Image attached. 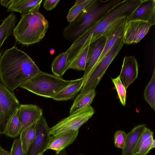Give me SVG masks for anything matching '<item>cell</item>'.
Here are the masks:
<instances>
[{
    "label": "cell",
    "mask_w": 155,
    "mask_h": 155,
    "mask_svg": "<svg viewBox=\"0 0 155 155\" xmlns=\"http://www.w3.org/2000/svg\"><path fill=\"white\" fill-rule=\"evenodd\" d=\"M41 71L32 59L15 46L0 58V80L12 92Z\"/></svg>",
    "instance_id": "1"
},
{
    "label": "cell",
    "mask_w": 155,
    "mask_h": 155,
    "mask_svg": "<svg viewBox=\"0 0 155 155\" xmlns=\"http://www.w3.org/2000/svg\"><path fill=\"white\" fill-rule=\"evenodd\" d=\"M141 0H121L104 13L94 23L73 41L67 50L69 63L77 55L83 45L91 43L104 36L108 29L119 19L129 17L137 7Z\"/></svg>",
    "instance_id": "2"
},
{
    "label": "cell",
    "mask_w": 155,
    "mask_h": 155,
    "mask_svg": "<svg viewBox=\"0 0 155 155\" xmlns=\"http://www.w3.org/2000/svg\"><path fill=\"white\" fill-rule=\"evenodd\" d=\"M121 0H93L64 29L63 36L74 41Z\"/></svg>",
    "instance_id": "3"
},
{
    "label": "cell",
    "mask_w": 155,
    "mask_h": 155,
    "mask_svg": "<svg viewBox=\"0 0 155 155\" xmlns=\"http://www.w3.org/2000/svg\"><path fill=\"white\" fill-rule=\"evenodd\" d=\"M41 5L29 12L22 14L13 31L19 43L29 45L37 43L44 37L48 27L47 20L39 11Z\"/></svg>",
    "instance_id": "4"
},
{
    "label": "cell",
    "mask_w": 155,
    "mask_h": 155,
    "mask_svg": "<svg viewBox=\"0 0 155 155\" xmlns=\"http://www.w3.org/2000/svg\"><path fill=\"white\" fill-rule=\"evenodd\" d=\"M72 80H66L55 75L41 71L19 87L35 94L52 98Z\"/></svg>",
    "instance_id": "5"
},
{
    "label": "cell",
    "mask_w": 155,
    "mask_h": 155,
    "mask_svg": "<svg viewBox=\"0 0 155 155\" xmlns=\"http://www.w3.org/2000/svg\"><path fill=\"white\" fill-rule=\"evenodd\" d=\"M123 37L118 38L101 60L95 65L84 80L80 93L95 90L108 67L116 57L124 44Z\"/></svg>",
    "instance_id": "6"
},
{
    "label": "cell",
    "mask_w": 155,
    "mask_h": 155,
    "mask_svg": "<svg viewBox=\"0 0 155 155\" xmlns=\"http://www.w3.org/2000/svg\"><path fill=\"white\" fill-rule=\"evenodd\" d=\"M94 113V109L90 105L70 114L50 128V134L51 136L55 135L67 131L79 129Z\"/></svg>",
    "instance_id": "7"
},
{
    "label": "cell",
    "mask_w": 155,
    "mask_h": 155,
    "mask_svg": "<svg viewBox=\"0 0 155 155\" xmlns=\"http://www.w3.org/2000/svg\"><path fill=\"white\" fill-rule=\"evenodd\" d=\"M20 105L13 92L0 80V133L4 134L7 123Z\"/></svg>",
    "instance_id": "8"
},
{
    "label": "cell",
    "mask_w": 155,
    "mask_h": 155,
    "mask_svg": "<svg viewBox=\"0 0 155 155\" xmlns=\"http://www.w3.org/2000/svg\"><path fill=\"white\" fill-rule=\"evenodd\" d=\"M46 120L42 115L37 122L35 138L25 155H40L47 150L51 135Z\"/></svg>",
    "instance_id": "9"
},
{
    "label": "cell",
    "mask_w": 155,
    "mask_h": 155,
    "mask_svg": "<svg viewBox=\"0 0 155 155\" xmlns=\"http://www.w3.org/2000/svg\"><path fill=\"white\" fill-rule=\"evenodd\" d=\"M151 26L149 23L141 21L127 22L123 37L124 44L139 42L148 33Z\"/></svg>",
    "instance_id": "10"
},
{
    "label": "cell",
    "mask_w": 155,
    "mask_h": 155,
    "mask_svg": "<svg viewBox=\"0 0 155 155\" xmlns=\"http://www.w3.org/2000/svg\"><path fill=\"white\" fill-rule=\"evenodd\" d=\"M139 20L155 24V0H141L137 7L128 17L127 22Z\"/></svg>",
    "instance_id": "11"
},
{
    "label": "cell",
    "mask_w": 155,
    "mask_h": 155,
    "mask_svg": "<svg viewBox=\"0 0 155 155\" xmlns=\"http://www.w3.org/2000/svg\"><path fill=\"white\" fill-rule=\"evenodd\" d=\"M79 129L70 130L50 136L47 150H54L56 153L65 149L72 144L76 139Z\"/></svg>",
    "instance_id": "12"
},
{
    "label": "cell",
    "mask_w": 155,
    "mask_h": 155,
    "mask_svg": "<svg viewBox=\"0 0 155 155\" xmlns=\"http://www.w3.org/2000/svg\"><path fill=\"white\" fill-rule=\"evenodd\" d=\"M18 108L21 122L20 133L24 129L37 122L43 115L42 109L35 105L20 104Z\"/></svg>",
    "instance_id": "13"
},
{
    "label": "cell",
    "mask_w": 155,
    "mask_h": 155,
    "mask_svg": "<svg viewBox=\"0 0 155 155\" xmlns=\"http://www.w3.org/2000/svg\"><path fill=\"white\" fill-rule=\"evenodd\" d=\"M106 37L103 36L89 45L84 75V80L98 61L102 53L106 43Z\"/></svg>",
    "instance_id": "14"
},
{
    "label": "cell",
    "mask_w": 155,
    "mask_h": 155,
    "mask_svg": "<svg viewBox=\"0 0 155 155\" xmlns=\"http://www.w3.org/2000/svg\"><path fill=\"white\" fill-rule=\"evenodd\" d=\"M138 71V64L135 57L125 56L119 76L126 89L137 78Z\"/></svg>",
    "instance_id": "15"
},
{
    "label": "cell",
    "mask_w": 155,
    "mask_h": 155,
    "mask_svg": "<svg viewBox=\"0 0 155 155\" xmlns=\"http://www.w3.org/2000/svg\"><path fill=\"white\" fill-rule=\"evenodd\" d=\"M146 127L145 124L137 125L127 134L125 145L122 149V155H133L138 140Z\"/></svg>",
    "instance_id": "16"
},
{
    "label": "cell",
    "mask_w": 155,
    "mask_h": 155,
    "mask_svg": "<svg viewBox=\"0 0 155 155\" xmlns=\"http://www.w3.org/2000/svg\"><path fill=\"white\" fill-rule=\"evenodd\" d=\"M83 77L73 80L68 85L63 88L52 98L57 101H64L73 99L81 90L83 85Z\"/></svg>",
    "instance_id": "17"
},
{
    "label": "cell",
    "mask_w": 155,
    "mask_h": 155,
    "mask_svg": "<svg viewBox=\"0 0 155 155\" xmlns=\"http://www.w3.org/2000/svg\"><path fill=\"white\" fill-rule=\"evenodd\" d=\"M42 1V0H13L7 11L16 12L21 14H25L41 5Z\"/></svg>",
    "instance_id": "18"
},
{
    "label": "cell",
    "mask_w": 155,
    "mask_h": 155,
    "mask_svg": "<svg viewBox=\"0 0 155 155\" xmlns=\"http://www.w3.org/2000/svg\"><path fill=\"white\" fill-rule=\"evenodd\" d=\"M17 18L14 13H11L3 20L0 25V49L4 42L13 32Z\"/></svg>",
    "instance_id": "19"
},
{
    "label": "cell",
    "mask_w": 155,
    "mask_h": 155,
    "mask_svg": "<svg viewBox=\"0 0 155 155\" xmlns=\"http://www.w3.org/2000/svg\"><path fill=\"white\" fill-rule=\"evenodd\" d=\"M95 90L80 93L75 99L70 110L71 114L90 105L95 95Z\"/></svg>",
    "instance_id": "20"
},
{
    "label": "cell",
    "mask_w": 155,
    "mask_h": 155,
    "mask_svg": "<svg viewBox=\"0 0 155 155\" xmlns=\"http://www.w3.org/2000/svg\"><path fill=\"white\" fill-rule=\"evenodd\" d=\"M37 121L25 127L20 134V138L25 154L35 138Z\"/></svg>",
    "instance_id": "21"
},
{
    "label": "cell",
    "mask_w": 155,
    "mask_h": 155,
    "mask_svg": "<svg viewBox=\"0 0 155 155\" xmlns=\"http://www.w3.org/2000/svg\"><path fill=\"white\" fill-rule=\"evenodd\" d=\"M21 122L19 111L18 108L9 120L6 125L4 134L11 137H18L20 134Z\"/></svg>",
    "instance_id": "22"
},
{
    "label": "cell",
    "mask_w": 155,
    "mask_h": 155,
    "mask_svg": "<svg viewBox=\"0 0 155 155\" xmlns=\"http://www.w3.org/2000/svg\"><path fill=\"white\" fill-rule=\"evenodd\" d=\"M68 53L67 51L59 54L54 59L51 64V70L54 75L61 77L67 71Z\"/></svg>",
    "instance_id": "23"
},
{
    "label": "cell",
    "mask_w": 155,
    "mask_h": 155,
    "mask_svg": "<svg viewBox=\"0 0 155 155\" xmlns=\"http://www.w3.org/2000/svg\"><path fill=\"white\" fill-rule=\"evenodd\" d=\"M89 45L81 50L68 64L67 70L72 69L84 71L87 60Z\"/></svg>",
    "instance_id": "24"
},
{
    "label": "cell",
    "mask_w": 155,
    "mask_h": 155,
    "mask_svg": "<svg viewBox=\"0 0 155 155\" xmlns=\"http://www.w3.org/2000/svg\"><path fill=\"white\" fill-rule=\"evenodd\" d=\"M93 0H77L74 5L69 10L66 18L71 22L74 20Z\"/></svg>",
    "instance_id": "25"
},
{
    "label": "cell",
    "mask_w": 155,
    "mask_h": 155,
    "mask_svg": "<svg viewBox=\"0 0 155 155\" xmlns=\"http://www.w3.org/2000/svg\"><path fill=\"white\" fill-rule=\"evenodd\" d=\"M144 96L145 100L151 107L155 109V68H154L153 74L151 80L146 86Z\"/></svg>",
    "instance_id": "26"
},
{
    "label": "cell",
    "mask_w": 155,
    "mask_h": 155,
    "mask_svg": "<svg viewBox=\"0 0 155 155\" xmlns=\"http://www.w3.org/2000/svg\"><path fill=\"white\" fill-rule=\"evenodd\" d=\"M120 101L123 106L126 104V89L121 81L119 75L116 78H112Z\"/></svg>",
    "instance_id": "27"
},
{
    "label": "cell",
    "mask_w": 155,
    "mask_h": 155,
    "mask_svg": "<svg viewBox=\"0 0 155 155\" xmlns=\"http://www.w3.org/2000/svg\"><path fill=\"white\" fill-rule=\"evenodd\" d=\"M153 132L150 129L145 127L140 137L133 152V155H137L140 148L143 142L151 136Z\"/></svg>",
    "instance_id": "28"
},
{
    "label": "cell",
    "mask_w": 155,
    "mask_h": 155,
    "mask_svg": "<svg viewBox=\"0 0 155 155\" xmlns=\"http://www.w3.org/2000/svg\"><path fill=\"white\" fill-rule=\"evenodd\" d=\"M127 134L124 131H117L114 136V144L117 148L122 149L125 145Z\"/></svg>",
    "instance_id": "29"
},
{
    "label": "cell",
    "mask_w": 155,
    "mask_h": 155,
    "mask_svg": "<svg viewBox=\"0 0 155 155\" xmlns=\"http://www.w3.org/2000/svg\"><path fill=\"white\" fill-rule=\"evenodd\" d=\"M10 154V155H25L20 137L14 140Z\"/></svg>",
    "instance_id": "30"
},
{
    "label": "cell",
    "mask_w": 155,
    "mask_h": 155,
    "mask_svg": "<svg viewBox=\"0 0 155 155\" xmlns=\"http://www.w3.org/2000/svg\"><path fill=\"white\" fill-rule=\"evenodd\" d=\"M153 135L147 139L143 143L139 151L138 155H146L151 150L152 143L154 139Z\"/></svg>",
    "instance_id": "31"
},
{
    "label": "cell",
    "mask_w": 155,
    "mask_h": 155,
    "mask_svg": "<svg viewBox=\"0 0 155 155\" xmlns=\"http://www.w3.org/2000/svg\"><path fill=\"white\" fill-rule=\"evenodd\" d=\"M60 0H45L43 4V7L47 11H51L55 8Z\"/></svg>",
    "instance_id": "32"
},
{
    "label": "cell",
    "mask_w": 155,
    "mask_h": 155,
    "mask_svg": "<svg viewBox=\"0 0 155 155\" xmlns=\"http://www.w3.org/2000/svg\"><path fill=\"white\" fill-rule=\"evenodd\" d=\"M13 0H1L0 3L1 5L8 8L11 4Z\"/></svg>",
    "instance_id": "33"
},
{
    "label": "cell",
    "mask_w": 155,
    "mask_h": 155,
    "mask_svg": "<svg viewBox=\"0 0 155 155\" xmlns=\"http://www.w3.org/2000/svg\"><path fill=\"white\" fill-rule=\"evenodd\" d=\"M0 155H10V152L4 149L0 145Z\"/></svg>",
    "instance_id": "34"
},
{
    "label": "cell",
    "mask_w": 155,
    "mask_h": 155,
    "mask_svg": "<svg viewBox=\"0 0 155 155\" xmlns=\"http://www.w3.org/2000/svg\"><path fill=\"white\" fill-rule=\"evenodd\" d=\"M54 155H67V153L66 150L64 149L58 153H56Z\"/></svg>",
    "instance_id": "35"
},
{
    "label": "cell",
    "mask_w": 155,
    "mask_h": 155,
    "mask_svg": "<svg viewBox=\"0 0 155 155\" xmlns=\"http://www.w3.org/2000/svg\"><path fill=\"white\" fill-rule=\"evenodd\" d=\"M155 147V140H153V141L152 142V144H151V150L153 148H154Z\"/></svg>",
    "instance_id": "36"
},
{
    "label": "cell",
    "mask_w": 155,
    "mask_h": 155,
    "mask_svg": "<svg viewBox=\"0 0 155 155\" xmlns=\"http://www.w3.org/2000/svg\"><path fill=\"white\" fill-rule=\"evenodd\" d=\"M2 52H3V51H0V57L2 54Z\"/></svg>",
    "instance_id": "37"
},
{
    "label": "cell",
    "mask_w": 155,
    "mask_h": 155,
    "mask_svg": "<svg viewBox=\"0 0 155 155\" xmlns=\"http://www.w3.org/2000/svg\"><path fill=\"white\" fill-rule=\"evenodd\" d=\"M43 155V154H41V155Z\"/></svg>",
    "instance_id": "38"
},
{
    "label": "cell",
    "mask_w": 155,
    "mask_h": 155,
    "mask_svg": "<svg viewBox=\"0 0 155 155\" xmlns=\"http://www.w3.org/2000/svg\"></svg>",
    "instance_id": "39"
},
{
    "label": "cell",
    "mask_w": 155,
    "mask_h": 155,
    "mask_svg": "<svg viewBox=\"0 0 155 155\" xmlns=\"http://www.w3.org/2000/svg\"><path fill=\"white\" fill-rule=\"evenodd\" d=\"M0 134H1L0 133Z\"/></svg>",
    "instance_id": "40"
}]
</instances>
